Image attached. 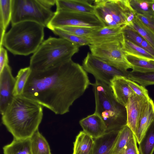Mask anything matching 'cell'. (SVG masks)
Returning a JSON list of instances; mask_svg holds the SVG:
<instances>
[{
	"label": "cell",
	"instance_id": "1",
	"mask_svg": "<svg viewBox=\"0 0 154 154\" xmlns=\"http://www.w3.org/2000/svg\"><path fill=\"white\" fill-rule=\"evenodd\" d=\"M91 84L82 66L71 59L43 70L31 69L23 95L62 115Z\"/></svg>",
	"mask_w": 154,
	"mask_h": 154
},
{
	"label": "cell",
	"instance_id": "2",
	"mask_svg": "<svg viewBox=\"0 0 154 154\" xmlns=\"http://www.w3.org/2000/svg\"><path fill=\"white\" fill-rule=\"evenodd\" d=\"M42 106L23 95L15 97L2 115V121L14 138H29L38 129Z\"/></svg>",
	"mask_w": 154,
	"mask_h": 154
},
{
	"label": "cell",
	"instance_id": "3",
	"mask_svg": "<svg viewBox=\"0 0 154 154\" xmlns=\"http://www.w3.org/2000/svg\"><path fill=\"white\" fill-rule=\"evenodd\" d=\"M44 27L29 21L12 25L5 33L0 47L4 46L14 55L26 56L33 54L44 41Z\"/></svg>",
	"mask_w": 154,
	"mask_h": 154
},
{
	"label": "cell",
	"instance_id": "4",
	"mask_svg": "<svg viewBox=\"0 0 154 154\" xmlns=\"http://www.w3.org/2000/svg\"><path fill=\"white\" fill-rule=\"evenodd\" d=\"M91 85L95 102L94 113L104 121L106 132L120 130L127 125L126 107L117 101L109 85L97 80Z\"/></svg>",
	"mask_w": 154,
	"mask_h": 154
},
{
	"label": "cell",
	"instance_id": "5",
	"mask_svg": "<svg viewBox=\"0 0 154 154\" xmlns=\"http://www.w3.org/2000/svg\"><path fill=\"white\" fill-rule=\"evenodd\" d=\"M79 48L63 38L50 36L30 57L29 66L32 70L46 69L72 59Z\"/></svg>",
	"mask_w": 154,
	"mask_h": 154
},
{
	"label": "cell",
	"instance_id": "6",
	"mask_svg": "<svg viewBox=\"0 0 154 154\" xmlns=\"http://www.w3.org/2000/svg\"><path fill=\"white\" fill-rule=\"evenodd\" d=\"M11 10L12 25L29 21L47 27L54 14V12L45 7L38 0H11Z\"/></svg>",
	"mask_w": 154,
	"mask_h": 154
},
{
	"label": "cell",
	"instance_id": "7",
	"mask_svg": "<svg viewBox=\"0 0 154 154\" xmlns=\"http://www.w3.org/2000/svg\"><path fill=\"white\" fill-rule=\"evenodd\" d=\"M94 4L95 14L106 27L127 25V16L133 10L129 0H96Z\"/></svg>",
	"mask_w": 154,
	"mask_h": 154
},
{
	"label": "cell",
	"instance_id": "8",
	"mask_svg": "<svg viewBox=\"0 0 154 154\" xmlns=\"http://www.w3.org/2000/svg\"><path fill=\"white\" fill-rule=\"evenodd\" d=\"M123 43L117 41L89 45L91 54L123 72L132 69L122 49Z\"/></svg>",
	"mask_w": 154,
	"mask_h": 154
},
{
	"label": "cell",
	"instance_id": "9",
	"mask_svg": "<svg viewBox=\"0 0 154 154\" xmlns=\"http://www.w3.org/2000/svg\"><path fill=\"white\" fill-rule=\"evenodd\" d=\"M68 26L95 28L104 27L95 14L56 11L47 27L51 30Z\"/></svg>",
	"mask_w": 154,
	"mask_h": 154
},
{
	"label": "cell",
	"instance_id": "10",
	"mask_svg": "<svg viewBox=\"0 0 154 154\" xmlns=\"http://www.w3.org/2000/svg\"><path fill=\"white\" fill-rule=\"evenodd\" d=\"M82 66L87 72L93 75L96 80L109 85L111 80L115 76H123L127 78L128 72L118 69L89 52L84 59Z\"/></svg>",
	"mask_w": 154,
	"mask_h": 154
},
{
	"label": "cell",
	"instance_id": "11",
	"mask_svg": "<svg viewBox=\"0 0 154 154\" xmlns=\"http://www.w3.org/2000/svg\"><path fill=\"white\" fill-rule=\"evenodd\" d=\"M16 79L8 64L0 72V112L2 115L14 97L13 94Z\"/></svg>",
	"mask_w": 154,
	"mask_h": 154
},
{
	"label": "cell",
	"instance_id": "12",
	"mask_svg": "<svg viewBox=\"0 0 154 154\" xmlns=\"http://www.w3.org/2000/svg\"><path fill=\"white\" fill-rule=\"evenodd\" d=\"M150 99L135 94L131 96L128 99L125 107L127 114V125L134 135L139 119Z\"/></svg>",
	"mask_w": 154,
	"mask_h": 154
},
{
	"label": "cell",
	"instance_id": "13",
	"mask_svg": "<svg viewBox=\"0 0 154 154\" xmlns=\"http://www.w3.org/2000/svg\"><path fill=\"white\" fill-rule=\"evenodd\" d=\"M125 26L112 28L104 27L97 29L88 38L91 42L90 45L114 41L123 43L125 39L122 30Z\"/></svg>",
	"mask_w": 154,
	"mask_h": 154
},
{
	"label": "cell",
	"instance_id": "14",
	"mask_svg": "<svg viewBox=\"0 0 154 154\" xmlns=\"http://www.w3.org/2000/svg\"><path fill=\"white\" fill-rule=\"evenodd\" d=\"M127 79L124 76H115L109 85L117 101L125 107L129 97L135 94L129 86Z\"/></svg>",
	"mask_w": 154,
	"mask_h": 154
},
{
	"label": "cell",
	"instance_id": "15",
	"mask_svg": "<svg viewBox=\"0 0 154 154\" xmlns=\"http://www.w3.org/2000/svg\"><path fill=\"white\" fill-rule=\"evenodd\" d=\"M79 124L83 131L93 139L102 136L106 132V128L104 121L95 113L81 119Z\"/></svg>",
	"mask_w": 154,
	"mask_h": 154
},
{
	"label": "cell",
	"instance_id": "16",
	"mask_svg": "<svg viewBox=\"0 0 154 154\" xmlns=\"http://www.w3.org/2000/svg\"><path fill=\"white\" fill-rule=\"evenodd\" d=\"M86 0H56V11L95 14V7Z\"/></svg>",
	"mask_w": 154,
	"mask_h": 154
},
{
	"label": "cell",
	"instance_id": "17",
	"mask_svg": "<svg viewBox=\"0 0 154 154\" xmlns=\"http://www.w3.org/2000/svg\"><path fill=\"white\" fill-rule=\"evenodd\" d=\"M120 130L106 132L102 136L94 139L93 154H110Z\"/></svg>",
	"mask_w": 154,
	"mask_h": 154
},
{
	"label": "cell",
	"instance_id": "18",
	"mask_svg": "<svg viewBox=\"0 0 154 154\" xmlns=\"http://www.w3.org/2000/svg\"><path fill=\"white\" fill-rule=\"evenodd\" d=\"M154 121V102L150 99L139 121L135 134L138 144L147 129Z\"/></svg>",
	"mask_w": 154,
	"mask_h": 154
},
{
	"label": "cell",
	"instance_id": "19",
	"mask_svg": "<svg viewBox=\"0 0 154 154\" xmlns=\"http://www.w3.org/2000/svg\"><path fill=\"white\" fill-rule=\"evenodd\" d=\"M94 139L83 131L76 137L74 143L73 154H91L92 153Z\"/></svg>",
	"mask_w": 154,
	"mask_h": 154
},
{
	"label": "cell",
	"instance_id": "20",
	"mask_svg": "<svg viewBox=\"0 0 154 154\" xmlns=\"http://www.w3.org/2000/svg\"><path fill=\"white\" fill-rule=\"evenodd\" d=\"M3 149L4 154H32L30 138H14L10 143L4 146Z\"/></svg>",
	"mask_w": 154,
	"mask_h": 154
},
{
	"label": "cell",
	"instance_id": "21",
	"mask_svg": "<svg viewBox=\"0 0 154 154\" xmlns=\"http://www.w3.org/2000/svg\"><path fill=\"white\" fill-rule=\"evenodd\" d=\"M11 0H0V44L11 17Z\"/></svg>",
	"mask_w": 154,
	"mask_h": 154
},
{
	"label": "cell",
	"instance_id": "22",
	"mask_svg": "<svg viewBox=\"0 0 154 154\" xmlns=\"http://www.w3.org/2000/svg\"><path fill=\"white\" fill-rule=\"evenodd\" d=\"M30 140L32 154H51L48 143L38 129L32 134Z\"/></svg>",
	"mask_w": 154,
	"mask_h": 154
},
{
	"label": "cell",
	"instance_id": "23",
	"mask_svg": "<svg viewBox=\"0 0 154 154\" xmlns=\"http://www.w3.org/2000/svg\"><path fill=\"white\" fill-rule=\"evenodd\" d=\"M140 154H152L154 151V121L149 126L139 144Z\"/></svg>",
	"mask_w": 154,
	"mask_h": 154
},
{
	"label": "cell",
	"instance_id": "24",
	"mask_svg": "<svg viewBox=\"0 0 154 154\" xmlns=\"http://www.w3.org/2000/svg\"><path fill=\"white\" fill-rule=\"evenodd\" d=\"M125 54L127 61L132 67V71L145 72L154 71V60Z\"/></svg>",
	"mask_w": 154,
	"mask_h": 154
},
{
	"label": "cell",
	"instance_id": "25",
	"mask_svg": "<svg viewBox=\"0 0 154 154\" xmlns=\"http://www.w3.org/2000/svg\"><path fill=\"white\" fill-rule=\"evenodd\" d=\"M134 134L126 125L119 131L110 154H119Z\"/></svg>",
	"mask_w": 154,
	"mask_h": 154
},
{
	"label": "cell",
	"instance_id": "26",
	"mask_svg": "<svg viewBox=\"0 0 154 154\" xmlns=\"http://www.w3.org/2000/svg\"><path fill=\"white\" fill-rule=\"evenodd\" d=\"M122 49L125 54L148 60H154V57L143 49L125 39L122 44Z\"/></svg>",
	"mask_w": 154,
	"mask_h": 154
},
{
	"label": "cell",
	"instance_id": "27",
	"mask_svg": "<svg viewBox=\"0 0 154 154\" xmlns=\"http://www.w3.org/2000/svg\"><path fill=\"white\" fill-rule=\"evenodd\" d=\"M31 72L29 66L22 68L15 77L16 81L13 94L14 97L22 95L24 87Z\"/></svg>",
	"mask_w": 154,
	"mask_h": 154
},
{
	"label": "cell",
	"instance_id": "28",
	"mask_svg": "<svg viewBox=\"0 0 154 154\" xmlns=\"http://www.w3.org/2000/svg\"><path fill=\"white\" fill-rule=\"evenodd\" d=\"M127 78L145 87L154 85V71L145 72L128 71Z\"/></svg>",
	"mask_w": 154,
	"mask_h": 154
},
{
	"label": "cell",
	"instance_id": "29",
	"mask_svg": "<svg viewBox=\"0 0 154 154\" xmlns=\"http://www.w3.org/2000/svg\"><path fill=\"white\" fill-rule=\"evenodd\" d=\"M55 35L64 39L79 47L90 45L91 42L88 38L78 36L66 32L60 29L54 28L51 30Z\"/></svg>",
	"mask_w": 154,
	"mask_h": 154
},
{
	"label": "cell",
	"instance_id": "30",
	"mask_svg": "<svg viewBox=\"0 0 154 154\" xmlns=\"http://www.w3.org/2000/svg\"><path fill=\"white\" fill-rule=\"evenodd\" d=\"M130 5L136 14L154 17L151 9L152 0H129Z\"/></svg>",
	"mask_w": 154,
	"mask_h": 154
},
{
	"label": "cell",
	"instance_id": "31",
	"mask_svg": "<svg viewBox=\"0 0 154 154\" xmlns=\"http://www.w3.org/2000/svg\"><path fill=\"white\" fill-rule=\"evenodd\" d=\"M129 26L136 30L154 48V33L137 17Z\"/></svg>",
	"mask_w": 154,
	"mask_h": 154
},
{
	"label": "cell",
	"instance_id": "32",
	"mask_svg": "<svg viewBox=\"0 0 154 154\" xmlns=\"http://www.w3.org/2000/svg\"><path fill=\"white\" fill-rule=\"evenodd\" d=\"M99 28H100L68 26L58 29L78 36L88 38L94 32Z\"/></svg>",
	"mask_w": 154,
	"mask_h": 154
},
{
	"label": "cell",
	"instance_id": "33",
	"mask_svg": "<svg viewBox=\"0 0 154 154\" xmlns=\"http://www.w3.org/2000/svg\"><path fill=\"white\" fill-rule=\"evenodd\" d=\"M124 39L140 46L144 39L143 37L131 26L126 25L122 30Z\"/></svg>",
	"mask_w": 154,
	"mask_h": 154
},
{
	"label": "cell",
	"instance_id": "34",
	"mask_svg": "<svg viewBox=\"0 0 154 154\" xmlns=\"http://www.w3.org/2000/svg\"><path fill=\"white\" fill-rule=\"evenodd\" d=\"M137 142L134 135L119 154H140Z\"/></svg>",
	"mask_w": 154,
	"mask_h": 154
},
{
	"label": "cell",
	"instance_id": "35",
	"mask_svg": "<svg viewBox=\"0 0 154 154\" xmlns=\"http://www.w3.org/2000/svg\"><path fill=\"white\" fill-rule=\"evenodd\" d=\"M128 85L134 93L139 96L150 99L148 91L145 87L140 85L133 81L127 78Z\"/></svg>",
	"mask_w": 154,
	"mask_h": 154
},
{
	"label": "cell",
	"instance_id": "36",
	"mask_svg": "<svg viewBox=\"0 0 154 154\" xmlns=\"http://www.w3.org/2000/svg\"><path fill=\"white\" fill-rule=\"evenodd\" d=\"M136 17L154 33V17L136 14Z\"/></svg>",
	"mask_w": 154,
	"mask_h": 154
},
{
	"label": "cell",
	"instance_id": "37",
	"mask_svg": "<svg viewBox=\"0 0 154 154\" xmlns=\"http://www.w3.org/2000/svg\"><path fill=\"white\" fill-rule=\"evenodd\" d=\"M8 59L7 51L3 46L0 47V72L8 64Z\"/></svg>",
	"mask_w": 154,
	"mask_h": 154
},
{
	"label": "cell",
	"instance_id": "38",
	"mask_svg": "<svg viewBox=\"0 0 154 154\" xmlns=\"http://www.w3.org/2000/svg\"><path fill=\"white\" fill-rule=\"evenodd\" d=\"M140 47L154 57V48L144 39L141 43Z\"/></svg>",
	"mask_w": 154,
	"mask_h": 154
},
{
	"label": "cell",
	"instance_id": "39",
	"mask_svg": "<svg viewBox=\"0 0 154 154\" xmlns=\"http://www.w3.org/2000/svg\"><path fill=\"white\" fill-rule=\"evenodd\" d=\"M56 0H38L39 2L45 8H51L56 3Z\"/></svg>",
	"mask_w": 154,
	"mask_h": 154
},
{
	"label": "cell",
	"instance_id": "40",
	"mask_svg": "<svg viewBox=\"0 0 154 154\" xmlns=\"http://www.w3.org/2000/svg\"><path fill=\"white\" fill-rule=\"evenodd\" d=\"M151 9L152 11L154 13V0H152L151 4Z\"/></svg>",
	"mask_w": 154,
	"mask_h": 154
},
{
	"label": "cell",
	"instance_id": "41",
	"mask_svg": "<svg viewBox=\"0 0 154 154\" xmlns=\"http://www.w3.org/2000/svg\"><path fill=\"white\" fill-rule=\"evenodd\" d=\"M91 154H93V152H92V153Z\"/></svg>",
	"mask_w": 154,
	"mask_h": 154
}]
</instances>
